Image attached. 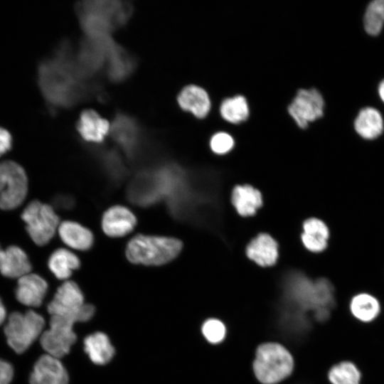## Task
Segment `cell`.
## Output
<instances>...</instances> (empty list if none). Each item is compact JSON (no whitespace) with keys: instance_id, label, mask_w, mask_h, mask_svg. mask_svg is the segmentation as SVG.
I'll use <instances>...</instances> for the list:
<instances>
[{"instance_id":"26","label":"cell","mask_w":384,"mask_h":384,"mask_svg":"<svg viewBox=\"0 0 384 384\" xmlns=\"http://www.w3.org/2000/svg\"><path fill=\"white\" fill-rule=\"evenodd\" d=\"M48 267L59 279H67L73 270L80 265L78 257L72 252L60 248L55 250L48 259Z\"/></svg>"},{"instance_id":"35","label":"cell","mask_w":384,"mask_h":384,"mask_svg":"<svg viewBox=\"0 0 384 384\" xmlns=\"http://www.w3.org/2000/svg\"><path fill=\"white\" fill-rule=\"evenodd\" d=\"M6 315V309L0 299V325L4 322Z\"/></svg>"},{"instance_id":"20","label":"cell","mask_w":384,"mask_h":384,"mask_svg":"<svg viewBox=\"0 0 384 384\" xmlns=\"http://www.w3.org/2000/svg\"><path fill=\"white\" fill-rule=\"evenodd\" d=\"M301 238L304 247L315 253L326 250L331 233L327 224L317 218H310L303 224Z\"/></svg>"},{"instance_id":"34","label":"cell","mask_w":384,"mask_h":384,"mask_svg":"<svg viewBox=\"0 0 384 384\" xmlns=\"http://www.w3.org/2000/svg\"><path fill=\"white\" fill-rule=\"evenodd\" d=\"M14 376L12 366L0 359V384H9Z\"/></svg>"},{"instance_id":"32","label":"cell","mask_w":384,"mask_h":384,"mask_svg":"<svg viewBox=\"0 0 384 384\" xmlns=\"http://www.w3.org/2000/svg\"><path fill=\"white\" fill-rule=\"evenodd\" d=\"M210 146L212 151L215 154H224L230 151L233 147L234 140L228 133L220 132L212 137Z\"/></svg>"},{"instance_id":"29","label":"cell","mask_w":384,"mask_h":384,"mask_svg":"<svg viewBox=\"0 0 384 384\" xmlns=\"http://www.w3.org/2000/svg\"><path fill=\"white\" fill-rule=\"evenodd\" d=\"M361 373L350 361L340 362L333 366L328 372L331 384H360Z\"/></svg>"},{"instance_id":"11","label":"cell","mask_w":384,"mask_h":384,"mask_svg":"<svg viewBox=\"0 0 384 384\" xmlns=\"http://www.w3.org/2000/svg\"><path fill=\"white\" fill-rule=\"evenodd\" d=\"M75 322L58 316H51L50 328L42 333L40 342L42 348L50 356L60 358L69 353L76 340L73 331Z\"/></svg>"},{"instance_id":"1","label":"cell","mask_w":384,"mask_h":384,"mask_svg":"<svg viewBox=\"0 0 384 384\" xmlns=\"http://www.w3.org/2000/svg\"><path fill=\"white\" fill-rule=\"evenodd\" d=\"M37 83L48 106L68 109L92 98L105 99L102 86L81 73L75 49L68 39L62 40L52 55L38 65Z\"/></svg>"},{"instance_id":"13","label":"cell","mask_w":384,"mask_h":384,"mask_svg":"<svg viewBox=\"0 0 384 384\" xmlns=\"http://www.w3.org/2000/svg\"><path fill=\"white\" fill-rule=\"evenodd\" d=\"M137 67V60L134 55L116 43L108 55L104 71L110 82L121 83L134 74Z\"/></svg>"},{"instance_id":"16","label":"cell","mask_w":384,"mask_h":384,"mask_svg":"<svg viewBox=\"0 0 384 384\" xmlns=\"http://www.w3.org/2000/svg\"><path fill=\"white\" fill-rule=\"evenodd\" d=\"M48 290L47 282L40 275L29 272L17 279V300L28 306H39Z\"/></svg>"},{"instance_id":"23","label":"cell","mask_w":384,"mask_h":384,"mask_svg":"<svg viewBox=\"0 0 384 384\" xmlns=\"http://www.w3.org/2000/svg\"><path fill=\"white\" fill-rule=\"evenodd\" d=\"M84 349L90 360L97 365L107 363L114 354V348L108 336L102 332L87 336L84 340Z\"/></svg>"},{"instance_id":"8","label":"cell","mask_w":384,"mask_h":384,"mask_svg":"<svg viewBox=\"0 0 384 384\" xmlns=\"http://www.w3.org/2000/svg\"><path fill=\"white\" fill-rule=\"evenodd\" d=\"M116 42L111 36H84L75 49V58L81 73L89 80L104 70L108 55Z\"/></svg>"},{"instance_id":"18","label":"cell","mask_w":384,"mask_h":384,"mask_svg":"<svg viewBox=\"0 0 384 384\" xmlns=\"http://www.w3.org/2000/svg\"><path fill=\"white\" fill-rule=\"evenodd\" d=\"M32 266L26 252L19 246L0 245V273L9 278L18 279L31 272Z\"/></svg>"},{"instance_id":"2","label":"cell","mask_w":384,"mask_h":384,"mask_svg":"<svg viewBox=\"0 0 384 384\" xmlns=\"http://www.w3.org/2000/svg\"><path fill=\"white\" fill-rule=\"evenodd\" d=\"M75 11L85 36H111L132 18L134 7L127 1L92 0L78 2Z\"/></svg>"},{"instance_id":"25","label":"cell","mask_w":384,"mask_h":384,"mask_svg":"<svg viewBox=\"0 0 384 384\" xmlns=\"http://www.w3.org/2000/svg\"><path fill=\"white\" fill-rule=\"evenodd\" d=\"M356 132L363 138L373 139L383 131V120L380 113L373 107L362 109L354 122Z\"/></svg>"},{"instance_id":"6","label":"cell","mask_w":384,"mask_h":384,"mask_svg":"<svg viewBox=\"0 0 384 384\" xmlns=\"http://www.w3.org/2000/svg\"><path fill=\"white\" fill-rule=\"evenodd\" d=\"M43 317L33 310L10 314L4 329L7 343L17 353H23L42 334Z\"/></svg>"},{"instance_id":"22","label":"cell","mask_w":384,"mask_h":384,"mask_svg":"<svg viewBox=\"0 0 384 384\" xmlns=\"http://www.w3.org/2000/svg\"><path fill=\"white\" fill-rule=\"evenodd\" d=\"M61 240L69 247L79 250H87L93 243L92 233L80 224L64 221L58 229Z\"/></svg>"},{"instance_id":"10","label":"cell","mask_w":384,"mask_h":384,"mask_svg":"<svg viewBox=\"0 0 384 384\" xmlns=\"http://www.w3.org/2000/svg\"><path fill=\"white\" fill-rule=\"evenodd\" d=\"M113 140L130 159L136 158L146 142V132L134 116L123 111H117L110 125Z\"/></svg>"},{"instance_id":"21","label":"cell","mask_w":384,"mask_h":384,"mask_svg":"<svg viewBox=\"0 0 384 384\" xmlns=\"http://www.w3.org/2000/svg\"><path fill=\"white\" fill-rule=\"evenodd\" d=\"M247 255L262 267L273 265L278 256L277 244L268 234H260L247 245Z\"/></svg>"},{"instance_id":"33","label":"cell","mask_w":384,"mask_h":384,"mask_svg":"<svg viewBox=\"0 0 384 384\" xmlns=\"http://www.w3.org/2000/svg\"><path fill=\"white\" fill-rule=\"evenodd\" d=\"M12 146V136L5 128L0 127V157L7 153Z\"/></svg>"},{"instance_id":"14","label":"cell","mask_w":384,"mask_h":384,"mask_svg":"<svg viewBox=\"0 0 384 384\" xmlns=\"http://www.w3.org/2000/svg\"><path fill=\"white\" fill-rule=\"evenodd\" d=\"M30 384H68V373L59 358L41 356L33 366Z\"/></svg>"},{"instance_id":"9","label":"cell","mask_w":384,"mask_h":384,"mask_svg":"<svg viewBox=\"0 0 384 384\" xmlns=\"http://www.w3.org/2000/svg\"><path fill=\"white\" fill-rule=\"evenodd\" d=\"M28 189V177L19 164L12 160L0 162V209L11 210L19 207Z\"/></svg>"},{"instance_id":"12","label":"cell","mask_w":384,"mask_h":384,"mask_svg":"<svg viewBox=\"0 0 384 384\" xmlns=\"http://www.w3.org/2000/svg\"><path fill=\"white\" fill-rule=\"evenodd\" d=\"M324 107L323 97L316 89H302L289 105L288 112L297 124L304 129L309 122L323 115Z\"/></svg>"},{"instance_id":"36","label":"cell","mask_w":384,"mask_h":384,"mask_svg":"<svg viewBox=\"0 0 384 384\" xmlns=\"http://www.w3.org/2000/svg\"><path fill=\"white\" fill-rule=\"evenodd\" d=\"M378 92L381 100L384 102V80L379 85Z\"/></svg>"},{"instance_id":"27","label":"cell","mask_w":384,"mask_h":384,"mask_svg":"<svg viewBox=\"0 0 384 384\" xmlns=\"http://www.w3.org/2000/svg\"><path fill=\"white\" fill-rule=\"evenodd\" d=\"M380 309L379 301L373 295L362 292L354 295L350 302V310L357 319L369 322L375 319Z\"/></svg>"},{"instance_id":"4","label":"cell","mask_w":384,"mask_h":384,"mask_svg":"<svg viewBox=\"0 0 384 384\" xmlns=\"http://www.w3.org/2000/svg\"><path fill=\"white\" fill-rule=\"evenodd\" d=\"M181 248L176 238L138 235L128 242L126 255L134 264L161 265L174 260Z\"/></svg>"},{"instance_id":"3","label":"cell","mask_w":384,"mask_h":384,"mask_svg":"<svg viewBox=\"0 0 384 384\" xmlns=\"http://www.w3.org/2000/svg\"><path fill=\"white\" fill-rule=\"evenodd\" d=\"M294 366V356L287 346L267 341L257 347L252 371L260 384H279L291 377Z\"/></svg>"},{"instance_id":"30","label":"cell","mask_w":384,"mask_h":384,"mask_svg":"<svg viewBox=\"0 0 384 384\" xmlns=\"http://www.w3.org/2000/svg\"><path fill=\"white\" fill-rule=\"evenodd\" d=\"M384 24V0H374L367 6L364 15V28L371 36L380 33Z\"/></svg>"},{"instance_id":"28","label":"cell","mask_w":384,"mask_h":384,"mask_svg":"<svg viewBox=\"0 0 384 384\" xmlns=\"http://www.w3.org/2000/svg\"><path fill=\"white\" fill-rule=\"evenodd\" d=\"M222 117L233 124H238L247 119L249 107L245 97L236 95L225 99L220 107Z\"/></svg>"},{"instance_id":"24","label":"cell","mask_w":384,"mask_h":384,"mask_svg":"<svg viewBox=\"0 0 384 384\" xmlns=\"http://www.w3.org/2000/svg\"><path fill=\"white\" fill-rule=\"evenodd\" d=\"M232 203L240 215L250 216L262 206L260 191L251 186H237L232 193Z\"/></svg>"},{"instance_id":"5","label":"cell","mask_w":384,"mask_h":384,"mask_svg":"<svg viewBox=\"0 0 384 384\" xmlns=\"http://www.w3.org/2000/svg\"><path fill=\"white\" fill-rule=\"evenodd\" d=\"M48 311L51 316H62L75 323L91 319L95 307L84 303L83 294L76 283L67 281L57 289Z\"/></svg>"},{"instance_id":"31","label":"cell","mask_w":384,"mask_h":384,"mask_svg":"<svg viewBox=\"0 0 384 384\" xmlns=\"http://www.w3.org/2000/svg\"><path fill=\"white\" fill-rule=\"evenodd\" d=\"M201 333L208 343L218 345L225 339L227 327L220 319L211 317L203 322L201 326Z\"/></svg>"},{"instance_id":"15","label":"cell","mask_w":384,"mask_h":384,"mask_svg":"<svg viewBox=\"0 0 384 384\" xmlns=\"http://www.w3.org/2000/svg\"><path fill=\"white\" fill-rule=\"evenodd\" d=\"M76 130L87 142H102L110 130L109 122L93 110H83L76 122Z\"/></svg>"},{"instance_id":"17","label":"cell","mask_w":384,"mask_h":384,"mask_svg":"<svg viewBox=\"0 0 384 384\" xmlns=\"http://www.w3.org/2000/svg\"><path fill=\"white\" fill-rule=\"evenodd\" d=\"M137 219L127 208L114 206L105 211L102 220V229L110 237H122L133 230Z\"/></svg>"},{"instance_id":"19","label":"cell","mask_w":384,"mask_h":384,"mask_svg":"<svg viewBox=\"0 0 384 384\" xmlns=\"http://www.w3.org/2000/svg\"><path fill=\"white\" fill-rule=\"evenodd\" d=\"M179 107L190 112L196 117L203 118L210 109V100L207 92L196 85L185 86L177 97Z\"/></svg>"},{"instance_id":"7","label":"cell","mask_w":384,"mask_h":384,"mask_svg":"<svg viewBox=\"0 0 384 384\" xmlns=\"http://www.w3.org/2000/svg\"><path fill=\"white\" fill-rule=\"evenodd\" d=\"M21 219L26 230L35 244L46 245L59 227V218L52 206L35 200L23 210Z\"/></svg>"}]
</instances>
